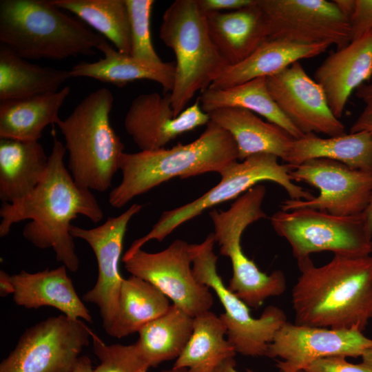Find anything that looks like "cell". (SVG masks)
Instances as JSON below:
<instances>
[{
	"label": "cell",
	"instance_id": "obj_1",
	"mask_svg": "<svg viewBox=\"0 0 372 372\" xmlns=\"http://www.w3.org/2000/svg\"><path fill=\"white\" fill-rule=\"evenodd\" d=\"M66 149L54 138L46 172L37 187L27 196L0 208V237L7 236L14 224L31 220L23 229V236L39 249L52 248L56 260L70 271L79 267L72 220L79 215L94 223L104 216L92 190L79 185L64 162Z\"/></svg>",
	"mask_w": 372,
	"mask_h": 372
},
{
	"label": "cell",
	"instance_id": "obj_2",
	"mask_svg": "<svg viewBox=\"0 0 372 372\" xmlns=\"http://www.w3.org/2000/svg\"><path fill=\"white\" fill-rule=\"evenodd\" d=\"M300 275L291 291L295 323L363 331L372 319V254L334 255L316 267L298 260Z\"/></svg>",
	"mask_w": 372,
	"mask_h": 372
},
{
	"label": "cell",
	"instance_id": "obj_3",
	"mask_svg": "<svg viewBox=\"0 0 372 372\" xmlns=\"http://www.w3.org/2000/svg\"><path fill=\"white\" fill-rule=\"evenodd\" d=\"M206 125L200 136L187 144L153 151L124 152L119 161L121 181L110 192V205L121 208L134 197L174 177L219 174L237 161V147L229 132L211 121Z\"/></svg>",
	"mask_w": 372,
	"mask_h": 372
},
{
	"label": "cell",
	"instance_id": "obj_4",
	"mask_svg": "<svg viewBox=\"0 0 372 372\" xmlns=\"http://www.w3.org/2000/svg\"><path fill=\"white\" fill-rule=\"evenodd\" d=\"M105 40L51 1H0V43L24 59L92 56Z\"/></svg>",
	"mask_w": 372,
	"mask_h": 372
},
{
	"label": "cell",
	"instance_id": "obj_5",
	"mask_svg": "<svg viewBox=\"0 0 372 372\" xmlns=\"http://www.w3.org/2000/svg\"><path fill=\"white\" fill-rule=\"evenodd\" d=\"M114 100L109 89L96 90L56 124L65 139L68 169L74 180L99 192L111 187L125 149L110 124Z\"/></svg>",
	"mask_w": 372,
	"mask_h": 372
},
{
	"label": "cell",
	"instance_id": "obj_6",
	"mask_svg": "<svg viewBox=\"0 0 372 372\" xmlns=\"http://www.w3.org/2000/svg\"><path fill=\"white\" fill-rule=\"evenodd\" d=\"M159 37L176 56L174 87L170 93L176 116L196 92L209 87L227 61L209 32L205 13L197 0H176L165 11Z\"/></svg>",
	"mask_w": 372,
	"mask_h": 372
},
{
	"label": "cell",
	"instance_id": "obj_7",
	"mask_svg": "<svg viewBox=\"0 0 372 372\" xmlns=\"http://www.w3.org/2000/svg\"><path fill=\"white\" fill-rule=\"evenodd\" d=\"M275 155L260 153L240 162L235 161L219 173L220 182L196 200L171 210L163 211L152 229L135 240L123 255L128 259L151 240L159 242L178 227L198 216L205 210L228 200L238 198L262 181H271L282 187L290 199L310 200L314 196L291 180V166L280 164Z\"/></svg>",
	"mask_w": 372,
	"mask_h": 372
},
{
	"label": "cell",
	"instance_id": "obj_8",
	"mask_svg": "<svg viewBox=\"0 0 372 372\" xmlns=\"http://www.w3.org/2000/svg\"><path fill=\"white\" fill-rule=\"evenodd\" d=\"M215 242L211 233L201 243L190 244L194 275L199 282L214 291L223 306L225 312L220 318L227 327V339L236 353L266 356L269 344L287 322V316L273 305L266 307L258 318L251 316L249 307L229 289L217 272Z\"/></svg>",
	"mask_w": 372,
	"mask_h": 372
},
{
	"label": "cell",
	"instance_id": "obj_9",
	"mask_svg": "<svg viewBox=\"0 0 372 372\" xmlns=\"http://www.w3.org/2000/svg\"><path fill=\"white\" fill-rule=\"evenodd\" d=\"M270 222L276 233L287 240L297 260L325 251L350 257L372 254V236L366 230L362 213L339 216L308 208L280 210Z\"/></svg>",
	"mask_w": 372,
	"mask_h": 372
},
{
	"label": "cell",
	"instance_id": "obj_10",
	"mask_svg": "<svg viewBox=\"0 0 372 372\" xmlns=\"http://www.w3.org/2000/svg\"><path fill=\"white\" fill-rule=\"evenodd\" d=\"M92 331L63 314L27 329L0 364V372H70Z\"/></svg>",
	"mask_w": 372,
	"mask_h": 372
},
{
	"label": "cell",
	"instance_id": "obj_11",
	"mask_svg": "<svg viewBox=\"0 0 372 372\" xmlns=\"http://www.w3.org/2000/svg\"><path fill=\"white\" fill-rule=\"evenodd\" d=\"M289 176L292 180L317 188L319 194L307 200L287 199L280 204L284 211L308 208L349 216L362 214L369 202L372 172L330 159L316 158L291 166Z\"/></svg>",
	"mask_w": 372,
	"mask_h": 372
},
{
	"label": "cell",
	"instance_id": "obj_12",
	"mask_svg": "<svg viewBox=\"0 0 372 372\" xmlns=\"http://www.w3.org/2000/svg\"><path fill=\"white\" fill-rule=\"evenodd\" d=\"M123 262L132 276L153 285L193 318L209 311L214 304L210 288L194 275L190 244L184 240H176L156 253L140 249Z\"/></svg>",
	"mask_w": 372,
	"mask_h": 372
},
{
	"label": "cell",
	"instance_id": "obj_13",
	"mask_svg": "<svg viewBox=\"0 0 372 372\" xmlns=\"http://www.w3.org/2000/svg\"><path fill=\"white\" fill-rule=\"evenodd\" d=\"M258 3L267 18L269 39L328 43L337 49L351 41L349 20L333 1L258 0Z\"/></svg>",
	"mask_w": 372,
	"mask_h": 372
},
{
	"label": "cell",
	"instance_id": "obj_14",
	"mask_svg": "<svg viewBox=\"0 0 372 372\" xmlns=\"http://www.w3.org/2000/svg\"><path fill=\"white\" fill-rule=\"evenodd\" d=\"M372 349V339L358 330L309 327L286 322L269 344L266 356L280 358L281 372L302 371L314 361L330 356L358 358Z\"/></svg>",
	"mask_w": 372,
	"mask_h": 372
},
{
	"label": "cell",
	"instance_id": "obj_15",
	"mask_svg": "<svg viewBox=\"0 0 372 372\" xmlns=\"http://www.w3.org/2000/svg\"><path fill=\"white\" fill-rule=\"evenodd\" d=\"M142 208L143 205L134 203L119 216L109 217L98 227L84 229L72 225L71 229L72 236L85 240L95 254L98 277L94 287L83 296V300L99 308L105 331L115 318L124 280L120 273L119 261L127 225Z\"/></svg>",
	"mask_w": 372,
	"mask_h": 372
},
{
	"label": "cell",
	"instance_id": "obj_16",
	"mask_svg": "<svg viewBox=\"0 0 372 372\" xmlns=\"http://www.w3.org/2000/svg\"><path fill=\"white\" fill-rule=\"evenodd\" d=\"M269 92L281 112L303 134L335 136L345 133L331 112L320 85L300 61L267 77Z\"/></svg>",
	"mask_w": 372,
	"mask_h": 372
},
{
	"label": "cell",
	"instance_id": "obj_17",
	"mask_svg": "<svg viewBox=\"0 0 372 372\" xmlns=\"http://www.w3.org/2000/svg\"><path fill=\"white\" fill-rule=\"evenodd\" d=\"M210 121L199 100L176 116L170 93L142 94L135 97L124 118V127L140 151L165 148L182 134Z\"/></svg>",
	"mask_w": 372,
	"mask_h": 372
},
{
	"label": "cell",
	"instance_id": "obj_18",
	"mask_svg": "<svg viewBox=\"0 0 372 372\" xmlns=\"http://www.w3.org/2000/svg\"><path fill=\"white\" fill-rule=\"evenodd\" d=\"M372 78V30L331 53L317 68L320 85L332 113L342 116L351 93Z\"/></svg>",
	"mask_w": 372,
	"mask_h": 372
},
{
	"label": "cell",
	"instance_id": "obj_19",
	"mask_svg": "<svg viewBox=\"0 0 372 372\" xmlns=\"http://www.w3.org/2000/svg\"><path fill=\"white\" fill-rule=\"evenodd\" d=\"M205 14L211 38L229 65L242 62L269 39V24L258 0L238 10Z\"/></svg>",
	"mask_w": 372,
	"mask_h": 372
},
{
	"label": "cell",
	"instance_id": "obj_20",
	"mask_svg": "<svg viewBox=\"0 0 372 372\" xmlns=\"http://www.w3.org/2000/svg\"><path fill=\"white\" fill-rule=\"evenodd\" d=\"M244 229L228 225L215 236L220 253L230 258L233 274L227 287L249 308H259L269 298L282 295L287 289V280L281 270L269 275L262 272L243 252L241 237Z\"/></svg>",
	"mask_w": 372,
	"mask_h": 372
},
{
	"label": "cell",
	"instance_id": "obj_21",
	"mask_svg": "<svg viewBox=\"0 0 372 372\" xmlns=\"http://www.w3.org/2000/svg\"><path fill=\"white\" fill-rule=\"evenodd\" d=\"M11 278L14 287L13 300L17 305L36 309L52 307L71 319L81 318L92 322V318L77 295L65 265L36 273L22 270Z\"/></svg>",
	"mask_w": 372,
	"mask_h": 372
},
{
	"label": "cell",
	"instance_id": "obj_22",
	"mask_svg": "<svg viewBox=\"0 0 372 372\" xmlns=\"http://www.w3.org/2000/svg\"><path fill=\"white\" fill-rule=\"evenodd\" d=\"M208 114L211 121L232 136L240 161L260 153L271 154L284 161L294 139L282 127L243 108H222Z\"/></svg>",
	"mask_w": 372,
	"mask_h": 372
},
{
	"label": "cell",
	"instance_id": "obj_23",
	"mask_svg": "<svg viewBox=\"0 0 372 372\" xmlns=\"http://www.w3.org/2000/svg\"><path fill=\"white\" fill-rule=\"evenodd\" d=\"M331 46L328 43L302 44L269 39L242 62L228 65L209 88L223 89L276 74L295 62L317 56Z\"/></svg>",
	"mask_w": 372,
	"mask_h": 372
},
{
	"label": "cell",
	"instance_id": "obj_24",
	"mask_svg": "<svg viewBox=\"0 0 372 372\" xmlns=\"http://www.w3.org/2000/svg\"><path fill=\"white\" fill-rule=\"evenodd\" d=\"M98 50L104 57L95 62L82 61L70 70L72 77H87L111 83L117 87L140 80H149L160 84L171 92L174 83L175 64L163 62L153 64L123 54L105 40Z\"/></svg>",
	"mask_w": 372,
	"mask_h": 372
},
{
	"label": "cell",
	"instance_id": "obj_25",
	"mask_svg": "<svg viewBox=\"0 0 372 372\" xmlns=\"http://www.w3.org/2000/svg\"><path fill=\"white\" fill-rule=\"evenodd\" d=\"M48 157L39 141L1 138L2 203H12L32 193L46 172Z\"/></svg>",
	"mask_w": 372,
	"mask_h": 372
},
{
	"label": "cell",
	"instance_id": "obj_26",
	"mask_svg": "<svg viewBox=\"0 0 372 372\" xmlns=\"http://www.w3.org/2000/svg\"><path fill=\"white\" fill-rule=\"evenodd\" d=\"M70 93L65 86L55 92L0 101V138L38 141L45 128L60 121L59 110Z\"/></svg>",
	"mask_w": 372,
	"mask_h": 372
},
{
	"label": "cell",
	"instance_id": "obj_27",
	"mask_svg": "<svg viewBox=\"0 0 372 372\" xmlns=\"http://www.w3.org/2000/svg\"><path fill=\"white\" fill-rule=\"evenodd\" d=\"M316 158L330 159L372 172V134L362 131L329 138L306 134L293 139L284 161L296 166Z\"/></svg>",
	"mask_w": 372,
	"mask_h": 372
},
{
	"label": "cell",
	"instance_id": "obj_28",
	"mask_svg": "<svg viewBox=\"0 0 372 372\" xmlns=\"http://www.w3.org/2000/svg\"><path fill=\"white\" fill-rule=\"evenodd\" d=\"M71 77L70 70L33 64L0 45V101L57 92Z\"/></svg>",
	"mask_w": 372,
	"mask_h": 372
},
{
	"label": "cell",
	"instance_id": "obj_29",
	"mask_svg": "<svg viewBox=\"0 0 372 372\" xmlns=\"http://www.w3.org/2000/svg\"><path fill=\"white\" fill-rule=\"evenodd\" d=\"M193 324V317L172 304L167 312L138 331L134 345L149 366L156 367L178 358L192 335Z\"/></svg>",
	"mask_w": 372,
	"mask_h": 372
},
{
	"label": "cell",
	"instance_id": "obj_30",
	"mask_svg": "<svg viewBox=\"0 0 372 372\" xmlns=\"http://www.w3.org/2000/svg\"><path fill=\"white\" fill-rule=\"evenodd\" d=\"M207 114L226 107L249 110L279 125L297 139L304 134L281 112L271 96L267 78L260 77L223 89L207 88L198 99Z\"/></svg>",
	"mask_w": 372,
	"mask_h": 372
},
{
	"label": "cell",
	"instance_id": "obj_31",
	"mask_svg": "<svg viewBox=\"0 0 372 372\" xmlns=\"http://www.w3.org/2000/svg\"><path fill=\"white\" fill-rule=\"evenodd\" d=\"M171 306L169 298L149 282L131 276L123 280L115 318L106 331L121 338L138 331L162 316Z\"/></svg>",
	"mask_w": 372,
	"mask_h": 372
},
{
	"label": "cell",
	"instance_id": "obj_32",
	"mask_svg": "<svg viewBox=\"0 0 372 372\" xmlns=\"http://www.w3.org/2000/svg\"><path fill=\"white\" fill-rule=\"evenodd\" d=\"M225 335L227 327L220 316L210 311L196 316L192 335L172 368L214 372L223 360L236 354Z\"/></svg>",
	"mask_w": 372,
	"mask_h": 372
},
{
	"label": "cell",
	"instance_id": "obj_33",
	"mask_svg": "<svg viewBox=\"0 0 372 372\" xmlns=\"http://www.w3.org/2000/svg\"><path fill=\"white\" fill-rule=\"evenodd\" d=\"M98 31L119 52L131 55L130 23L125 0H51Z\"/></svg>",
	"mask_w": 372,
	"mask_h": 372
},
{
	"label": "cell",
	"instance_id": "obj_34",
	"mask_svg": "<svg viewBox=\"0 0 372 372\" xmlns=\"http://www.w3.org/2000/svg\"><path fill=\"white\" fill-rule=\"evenodd\" d=\"M130 23L131 56L153 64L163 61L155 51L150 33L154 0H125Z\"/></svg>",
	"mask_w": 372,
	"mask_h": 372
},
{
	"label": "cell",
	"instance_id": "obj_35",
	"mask_svg": "<svg viewBox=\"0 0 372 372\" xmlns=\"http://www.w3.org/2000/svg\"><path fill=\"white\" fill-rule=\"evenodd\" d=\"M91 338L94 353L100 361L93 372H147L150 368L134 344L107 345L92 331Z\"/></svg>",
	"mask_w": 372,
	"mask_h": 372
},
{
	"label": "cell",
	"instance_id": "obj_36",
	"mask_svg": "<svg viewBox=\"0 0 372 372\" xmlns=\"http://www.w3.org/2000/svg\"><path fill=\"white\" fill-rule=\"evenodd\" d=\"M303 372H372V366L364 363L353 364L344 356H330L317 360Z\"/></svg>",
	"mask_w": 372,
	"mask_h": 372
},
{
	"label": "cell",
	"instance_id": "obj_37",
	"mask_svg": "<svg viewBox=\"0 0 372 372\" xmlns=\"http://www.w3.org/2000/svg\"><path fill=\"white\" fill-rule=\"evenodd\" d=\"M349 23L351 41L371 30L372 0H354V7Z\"/></svg>",
	"mask_w": 372,
	"mask_h": 372
},
{
	"label": "cell",
	"instance_id": "obj_38",
	"mask_svg": "<svg viewBox=\"0 0 372 372\" xmlns=\"http://www.w3.org/2000/svg\"><path fill=\"white\" fill-rule=\"evenodd\" d=\"M356 96L364 103V109L352 124L350 133L368 132L372 134V78L355 90Z\"/></svg>",
	"mask_w": 372,
	"mask_h": 372
},
{
	"label": "cell",
	"instance_id": "obj_39",
	"mask_svg": "<svg viewBox=\"0 0 372 372\" xmlns=\"http://www.w3.org/2000/svg\"><path fill=\"white\" fill-rule=\"evenodd\" d=\"M199 6L205 13L234 11L247 7L256 3V0H197Z\"/></svg>",
	"mask_w": 372,
	"mask_h": 372
},
{
	"label": "cell",
	"instance_id": "obj_40",
	"mask_svg": "<svg viewBox=\"0 0 372 372\" xmlns=\"http://www.w3.org/2000/svg\"><path fill=\"white\" fill-rule=\"evenodd\" d=\"M14 287L12 281L11 276L6 271H0V296L6 297L11 293H14Z\"/></svg>",
	"mask_w": 372,
	"mask_h": 372
},
{
	"label": "cell",
	"instance_id": "obj_41",
	"mask_svg": "<svg viewBox=\"0 0 372 372\" xmlns=\"http://www.w3.org/2000/svg\"><path fill=\"white\" fill-rule=\"evenodd\" d=\"M70 372H93L90 358L85 355L80 356Z\"/></svg>",
	"mask_w": 372,
	"mask_h": 372
},
{
	"label": "cell",
	"instance_id": "obj_42",
	"mask_svg": "<svg viewBox=\"0 0 372 372\" xmlns=\"http://www.w3.org/2000/svg\"><path fill=\"white\" fill-rule=\"evenodd\" d=\"M333 2L340 11L349 20L353 10L354 0H334Z\"/></svg>",
	"mask_w": 372,
	"mask_h": 372
},
{
	"label": "cell",
	"instance_id": "obj_43",
	"mask_svg": "<svg viewBox=\"0 0 372 372\" xmlns=\"http://www.w3.org/2000/svg\"><path fill=\"white\" fill-rule=\"evenodd\" d=\"M234 358H229L223 360L214 371V372H239L236 369ZM247 372H254L247 370Z\"/></svg>",
	"mask_w": 372,
	"mask_h": 372
},
{
	"label": "cell",
	"instance_id": "obj_44",
	"mask_svg": "<svg viewBox=\"0 0 372 372\" xmlns=\"http://www.w3.org/2000/svg\"><path fill=\"white\" fill-rule=\"evenodd\" d=\"M364 225L368 234L372 236V190L368 205L362 212Z\"/></svg>",
	"mask_w": 372,
	"mask_h": 372
},
{
	"label": "cell",
	"instance_id": "obj_45",
	"mask_svg": "<svg viewBox=\"0 0 372 372\" xmlns=\"http://www.w3.org/2000/svg\"><path fill=\"white\" fill-rule=\"evenodd\" d=\"M361 358L362 362L372 366V349L365 352Z\"/></svg>",
	"mask_w": 372,
	"mask_h": 372
},
{
	"label": "cell",
	"instance_id": "obj_46",
	"mask_svg": "<svg viewBox=\"0 0 372 372\" xmlns=\"http://www.w3.org/2000/svg\"><path fill=\"white\" fill-rule=\"evenodd\" d=\"M161 372H187V370L186 369L172 368L171 369L164 370Z\"/></svg>",
	"mask_w": 372,
	"mask_h": 372
},
{
	"label": "cell",
	"instance_id": "obj_47",
	"mask_svg": "<svg viewBox=\"0 0 372 372\" xmlns=\"http://www.w3.org/2000/svg\"><path fill=\"white\" fill-rule=\"evenodd\" d=\"M278 372H281V371H278ZM298 372H303V371H298Z\"/></svg>",
	"mask_w": 372,
	"mask_h": 372
}]
</instances>
